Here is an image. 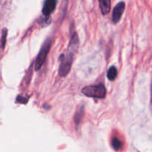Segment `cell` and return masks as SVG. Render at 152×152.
<instances>
[{"instance_id":"1","label":"cell","mask_w":152,"mask_h":152,"mask_svg":"<svg viewBox=\"0 0 152 152\" xmlns=\"http://www.w3.org/2000/svg\"><path fill=\"white\" fill-rule=\"evenodd\" d=\"M82 92L88 97L96 98H104L106 96V88L102 83L85 86Z\"/></svg>"},{"instance_id":"2","label":"cell","mask_w":152,"mask_h":152,"mask_svg":"<svg viewBox=\"0 0 152 152\" xmlns=\"http://www.w3.org/2000/svg\"><path fill=\"white\" fill-rule=\"evenodd\" d=\"M74 53L68 51L66 55L61 56V62L59 68V75L61 77H65L70 72L73 61H74Z\"/></svg>"},{"instance_id":"3","label":"cell","mask_w":152,"mask_h":152,"mask_svg":"<svg viewBox=\"0 0 152 152\" xmlns=\"http://www.w3.org/2000/svg\"><path fill=\"white\" fill-rule=\"evenodd\" d=\"M52 41L50 40H48L45 43V44L43 45L42 47L40 49L38 55H37V60H36L35 62V70L36 71H38L42 66L43 63L45 61L46 58H47L48 55V52L50 51V46H51Z\"/></svg>"},{"instance_id":"4","label":"cell","mask_w":152,"mask_h":152,"mask_svg":"<svg viewBox=\"0 0 152 152\" xmlns=\"http://www.w3.org/2000/svg\"><path fill=\"white\" fill-rule=\"evenodd\" d=\"M125 7H126V4L124 1H120L114 7L112 13V21L114 23H117L120 20L124 12Z\"/></svg>"},{"instance_id":"5","label":"cell","mask_w":152,"mask_h":152,"mask_svg":"<svg viewBox=\"0 0 152 152\" xmlns=\"http://www.w3.org/2000/svg\"><path fill=\"white\" fill-rule=\"evenodd\" d=\"M56 0H45L42 7V13L45 16H49L53 11L56 6Z\"/></svg>"},{"instance_id":"6","label":"cell","mask_w":152,"mask_h":152,"mask_svg":"<svg viewBox=\"0 0 152 152\" xmlns=\"http://www.w3.org/2000/svg\"><path fill=\"white\" fill-rule=\"evenodd\" d=\"M79 47V37L77 33H74L73 34L72 37L71 39V41L69 43V47H68V51L75 54Z\"/></svg>"},{"instance_id":"7","label":"cell","mask_w":152,"mask_h":152,"mask_svg":"<svg viewBox=\"0 0 152 152\" xmlns=\"http://www.w3.org/2000/svg\"><path fill=\"white\" fill-rule=\"evenodd\" d=\"M98 1L102 14H108L111 10V0H98Z\"/></svg>"},{"instance_id":"8","label":"cell","mask_w":152,"mask_h":152,"mask_svg":"<svg viewBox=\"0 0 152 152\" xmlns=\"http://www.w3.org/2000/svg\"><path fill=\"white\" fill-rule=\"evenodd\" d=\"M84 113H85V111H84V107H83V106L80 107V108L76 111L75 115H74V122H75L76 125H80L82 119H83V116H84Z\"/></svg>"},{"instance_id":"9","label":"cell","mask_w":152,"mask_h":152,"mask_svg":"<svg viewBox=\"0 0 152 152\" xmlns=\"http://www.w3.org/2000/svg\"><path fill=\"white\" fill-rule=\"evenodd\" d=\"M117 76V69L115 66H111L107 73V77L109 80H114Z\"/></svg>"},{"instance_id":"10","label":"cell","mask_w":152,"mask_h":152,"mask_svg":"<svg viewBox=\"0 0 152 152\" xmlns=\"http://www.w3.org/2000/svg\"><path fill=\"white\" fill-rule=\"evenodd\" d=\"M112 146L114 150L118 151L122 148V147H123V143H122L121 140L120 139L117 138V137H114V138L112 139Z\"/></svg>"},{"instance_id":"11","label":"cell","mask_w":152,"mask_h":152,"mask_svg":"<svg viewBox=\"0 0 152 152\" xmlns=\"http://www.w3.org/2000/svg\"><path fill=\"white\" fill-rule=\"evenodd\" d=\"M7 30L6 28L3 29L2 31V35H1V49H4V46L6 43V39H7Z\"/></svg>"},{"instance_id":"12","label":"cell","mask_w":152,"mask_h":152,"mask_svg":"<svg viewBox=\"0 0 152 152\" xmlns=\"http://www.w3.org/2000/svg\"><path fill=\"white\" fill-rule=\"evenodd\" d=\"M16 100H17V102L19 103H26L27 102V98H24V97H22V96H18V98H16Z\"/></svg>"}]
</instances>
